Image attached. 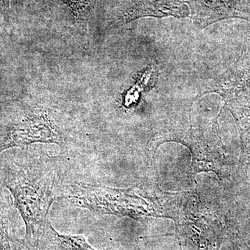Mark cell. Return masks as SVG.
Returning a JSON list of instances; mask_svg holds the SVG:
<instances>
[{
	"label": "cell",
	"instance_id": "cell-5",
	"mask_svg": "<svg viewBox=\"0 0 250 250\" xmlns=\"http://www.w3.org/2000/svg\"><path fill=\"white\" fill-rule=\"evenodd\" d=\"M39 250H98L87 242L83 235L58 232L47 221L41 233Z\"/></svg>",
	"mask_w": 250,
	"mask_h": 250
},
{
	"label": "cell",
	"instance_id": "cell-6",
	"mask_svg": "<svg viewBox=\"0 0 250 250\" xmlns=\"http://www.w3.org/2000/svg\"><path fill=\"white\" fill-rule=\"evenodd\" d=\"M97 0H61L71 15L77 27L86 34L88 23L93 14Z\"/></svg>",
	"mask_w": 250,
	"mask_h": 250
},
{
	"label": "cell",
	"instance_id": "cell-3",
	"mask_svg": "<svg viewBox=\"0 0 250 250\" xmlns=\"http://www.w3.org/2000/svg\"><path fill=\"white\" fill-rule=\"evenodd\" d=\"M192 21L200 29L228 18L249 20L250 0H190Z\"/></svg>",
	"mask_w": 250,
	"mask_h": 250
},
{
	"label": "cell",
	"instance_id": "cell-2",
	"mask_svg": "<svg viewBox=\"0 0 250 250\" xmlns=\"http://www.w3.org/2000/svg\"><path fill=\"white\" fill-rule=\"evenodd\" d=\"M64 142L62 130L47 112L40 110L13 126L7 137L0 145V152L33 143L56 144L62 147Z\"/></svg>",
	"mask_w": 250,
	"mask_h": 250
},
{
	"label": "cell",
	"instance_id": "cell-7",
	"mask_svg": "<svg viewBox=\"0 0 250 250\" xmlns=\"http://www.w3.org/2000/svg\"><path fill=\"white\" fill-rule=\"evenodd\" d=\"M9 233V220L4 208L0 207V250H13Z\"/></svg>",
	"mask_w": 250,
	"mask_h": 250
},
{
	"label": "cell",
	"instance_id": "cell-1",
	"mask_svg": "<svg viewBox=\"0 0 250 250\" xmlns=\"http://www.w3.org/2000/svg\"><path fill=\"white\" fill-rule=\"evenodd\" d=\"M3 176L4 186L25 224L24 241L39 250L41 233L56 200L55 167L40 158L13 161L5 166Z\"/></svg>",
	"mask_w": 250,
	"mask_h": 250
},
{
	"label": "cell",
	"instance_id": "cell-8",
	"mask_svg": "<svg viewBox=\"0 0 250 250\" xmlns=\"http://www.w3.org/2000/svg\"><path fill=\"white\" fill-rule=\"evenodd\" d=\"M11 243L13 250H38L28 246L24 239H20L16 236H11Z\"/></svg>",
	"mask_w": 250,
	"mask_h": 250
},
{
	"label": "cell",
	"instance_id": "cell-9",
	"mask_svg": "<svg viewBox=\"0 0 250 250\" xmlns=\"http://www.w3.org/2000/svg\"><path fill=\"white\" fill-rule=\"evenodd\" d=\"M1 2L3 3L5 8H9V0H1Z\"/></svg>",
	"mask_w": 250,
	"mask_h": 250
},
{
	"label": "cell",
	"instance_id": "cell-4",
	"mask_svg": "<svg viewBox=\"0 0 250 250\" xmlns=\"http://www.w3.org/2000/svg\"><path fill=\"white\" fill-rule=\"evenodd\" d=\"M188 15V8L181 0H126L125 9L116 16L113 24L123 25L137 18L147 16L180 18Z\"/></svg>",
	"mask_w": 250,
	"mask_h": 250
}]
</instances>
